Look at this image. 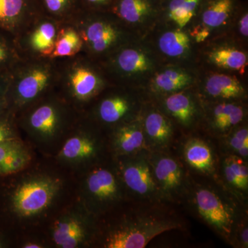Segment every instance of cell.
<instances>
[{
    "label": "cell",
    "instance_id": "obj_1",
    "mask_svg": "<svg viewBox=\"0 0 248 248\" xmlns=\"http://www.w3.org/2000/svg\"><path fill=\"white\" fill-rule=\"evenodd\" d=\"M180 208L164 202L126 201L98 218L93 248H143L166 232H185L189 223Z\"/></svg>",
    "mask_w": 248,
    "mask_h": 248
},
{
    "label": "cell",
    "instance_id": "obj_2",
    "mask_svg": "<svg viewBox=\"0 0 248 248\" xmlns=\"http://www.w3.org/2000/svg\"><path fill=\"white\" fill-rule=\"evenodd\" d=\"M53 163L49 166L34 161L17 173L9 193V209L22 233L45 227L74 197V177Z\"/></svg>",
    "mask_w": 248,
    "mask_h": 248
},
{
    "label": "cell",
    "instance_id": "obj_3",
    "mask_svg": "<svg viewBox=\"0 0 248 248\" xmlns=\"http://www.w3.org/2000/svg\"><path fill=\"white\" fill-rule=\"evenodd\" d=\"M182 208L228 245L236 223L248 214V203L240 200L217 179L192 174Z\"/></svg>",
    "mask_w": 248,
    "mask_h": 248
},
{
    "label": "cell",
    "instance_id": "obj_4",
    "mask_svg": "<svg viewBox=\"0 0 248 248\" xmlns=\"http://www.w3.org/2000/svg\"><path fill=\"white\" fill-rule=\"evenodd\" d=\"M81 115L55 91L16 117L31 146L53 158Z\"/></svg>",
    "mask_w": 248,
    "mask_h": 248
},
{
    "label": "cell",
    "instance_id": "obj_5",
    "mask_svg": "<svg viewBox=\"0 0 248 248\" xmlns=\"http://www.w3.org/2000/svg\"><path fill=\"white\" fill-rule=\"evenodd\" d=\"M58 62L56 92L79 113L84 114L110 81L101 63L84 53Z\"/></svg>",
    "mask_w": 248,
    "mask_h": 248
},
{
    "label": "cell",
    "instance_id": "obj_6",
    "mask_svg": "<svg viewBox=\"0 0 248 248\" xmlns=\"http://www.w3.org/2000/svg\"><path fill=\"white\" fill-rule=\"evenodd\" d=\"M73 177L75 197L97 218L128 200L112 156Z\"/></svg>",
    "mask_w": 248,
    "mask_h": 248
},
{
    "label": "cell",
    "instance_id": "obj_7",
    "mask_svg": "<svg viewBox=\"0 0 248 248\" xmlns=\"http://www.w3.org/2000/svg\"><path fill=\"white\" fill-rule=\"evenodd\" d=\"M58 66L50 58H22L11 70L7 109L15 115L56 90Z\"/></svg>",
    "mask_w": 248,
    "mask_h": 248
},
{
    "label": "cell",
    "instance_id": "obj_8",
    "mask_svg": "<svg viewBox=\"0 0 248 248\" xmlns=\"http://www.w3.org/2000/svg\"><path fill=\"white\" fill-rule=\"evenodd\" d=\"M110 156L107 131L82 114L52 159L75 176Z\"/></svg>",
    "mask_w": 248,
    "mask_h": 248
},
{
    "label": "cell",
    "instance_id": "obj_9",
    "mask_svg": "<svg viewBox=\"0 0 248 248\" xmlns=\"http://www.w3.org/2000/svg\"><path fill=\"white\" fill-rule=\"evenodd\" d=\"M98 218L73 197L46 225L51 248H93Z\"/></svg>",
    "mask_w": 248,
    "mask_h": 248
},
{
    "label": "cell",
    "instance_id": "obj_10",
    "mask_svg": "<svg viewBox=\"0 0 248 248\" xmlns=\"http://www.w3.org/2000/svg\"><path fill=\"white\" fill-rule=\"evenodd\" d=\"M71 22L76 24L82 37L83 53L99 63L125 46L123 23L108 11L81 10Z\"/></svg>",
    "mask_w": 248,
    "mask_h": 248
},
{
    "label": "cell",
    "instance_id": "obj_11",
    "mask_svg": "<svg viewBox=\"0 0 248 248\" xmlns=\"http://www.w3.org/2000/svg\"><path fill=\"white\" fill-rule=\"evenodd\" d=\"M149 159L161 200L182 208L190 173L173 151L149 152Z\"/></svg>",
    "mask_w": 248,
    "mask_h": 248
},
{
    "label": "cell",
    "instance_id": "obj_12",
    "mask_svg": "<svg viewBox=\"0 0 248 248\" xmlns=\"http://www.w3.org/2000/svg\"><path fill=\"white\" fill-rule=\"evenodd\" d=\"M113 159L128 200L163 202L153 175L149 152L143 151Z\"/></svg>",
    "mask_w": 248,
    "mask_h": 248
},
{
    "label": "cell",
    "instance_id": "obj_13",
    "mask_svg": "<svg viewBox=\"0 0 248 248\" xmlns=\"http://www.w3.org/2000/svg\"><path fill=\"white\" fill-rule=\"evenodd\" d=\"M173 152L190 174L216 179L220 156L216 139L201 130L183 135Z\"/></svg>",
    "mask_w": 248,
    "mask_h": 248
},
{
    "label": "cell",
    "instance_id": "obj_14",
    "mask_svg": "<svg viewBox=\"0 0 248 248\" xmlns=\"http://www.w3.org/2000/svg\"><path fill=\"white\" fill-rule=\"evenodd\" d=\"M106 88L83 115L106 131L119 124L140 118L138 103L120 89Z\"/></svg>",
    "mask_w": 248,
    "mask_h": 248
},
{
    "label": "cell",
    "instance_id": "obj_15",
    "mask_svg": "<svg viewBox=\"0 0 248 248\" xmlns=\"http://www.w3.org/2000/svg\"><path fill=\"white\" fill-rule=\"evenodd\" d=\"M60 25L45 13L40 14L16 38L21 58L50 59Z\"/></svg>",
    "mask_w": 248,
    "mask_h": 248
},
{
    "label": "cell",
    "instance_id": "obj_16",
    "mask_svg": "<svg viewBox=\"0 0 248 248\" xmlns=\"http://www.w3.org/2000/svg\"><path fill=\"white\" fill-rule=\"evenodd\" d=\"M142 109L140 119L148 152L173 151L182 134L159 108Z\"/></svg>",
    "mask_w": 248,
    "mask_h": 248
},
{
    "label": "cell",
    "instance_id": "obj_17",
    "mask_svg": "<svg viewBox=\"0 0 248 248\" xmlns=\"http://www.w3.org/2000/svg\"><path fill=\"white\" fill-rule=\"evenodd\" d=\"M160 110L170 119L182 135L200 130L203 108L191 93L179 91L166 94L160 103Z\"/></svg>",
    "mask_w": 248,
    "mask_h": 248
},
{
    "label": "cell",
    "instance_id": "obj_18",
    "mask_svg": "<svg viewBox=\"0 0 248 248\" xmlns=\"http://www.w3.org/2000/svg\"><path fill=\"white\" fill-rule=\"evenodd\" d=\"M203 108L200 130L217 139L246 121V108L237 101H219Z\"/></svg>",
    "mask_w": 248,
    "mask_h": 248
},
{
    "label": "cell",
    "instance_id": "obj_19",
    "mask_svg": "<svg viewBox=\"0 0 248 248\" xmlns=\"http://www.w3.org/2000/svg\"><path fill=\"white\" fill-rule=\"evenodd\" d=\"M42 13L40 0H0V29L16 38Z\"/></svg>",
    "mask_w": 248,
    "mask_h": 248
},
{
    "label": "cell",
    "instance_id": "obj_20",
    "mask_svg": "<svg viewBox=\"0 0 248 248\" xmlns=\"http://www.w3.org/2000/svg\"><path fill=\"white\" fill-rule=\"evenodd\" d=\"M111 156H124L147 151L141 121L119 124L107 131Z\"/></svg>",
    "mask_w": 248,
    "mask_h": 248
},
{
    "label": "cell",
    "instance_id": "obj_21",
    "mask_svg": "<svg viewBox=\"0 0 248 248\" xmlns=\"http://www.w3.org/2000/svg\"><path fill=\"white\" fill-rule=\"evenodd\" d=\"M215 179L248 203V161L236 155L220 154Z\"/></svg>",
    "mask_w": 248,
    "mask_h": 248
},
{
    "label": "cell",
    "instance_id": "obj_22",
    "mask_svg": "<svg viewBox=\"0 0 248 248\" xmlns=\"http://www.w3.org/2000/svg\"><path fill=\"white\" fill-rule=\"evenodd\" d=\"M205 96L215 102L241 101L246 97V91L235 77L223 74L213 75L205 82Z\"/></svg>",
    "mask_w": 248,
    "mask_h": 248
},
{
    "label": "cell",
    "instance_id": "obj_23",
    "mask_svg": "<svg viewBox=\"0 0 248 248\" xmlns=\"http://www.w3.org/2000/svg\"><path fill=\"white\" fill-rule=\"evenodd\" d=\"M84 42L80 31L73 22L61 23L55 48L50 59L62 60L83 53Z\"/></svg>",
    "mask_w": 248,
    "mask_h": 248
},
{
    "label": "cell",
    "instance_id": "obj_24",
    "mask_svg": "<svg viewBox=\"0 0 248 248\" xmlns=\"http://www.w3.org/2000/svg\"><path fill=\"white\" fill-rule=\"evenodd\" d=\"M155 10V0H115L108 12L124 24H136L146 20Z\"/></svg>",
    "mask_w": 248,
    "mask_h": 248
},
{
    "label": "cell",
    "instance_id": "obj_25",
    "mask_svg": "<svg viewBox=\"0 0 248 248\" xmlns=\"http://www.w3.org/2000/svg\"><path fill=\"white\" fill-rule=\"evenodd\" d=\"M220 154L236 155L248 161V126L245 121L216 139Z\"/></svg>",
    "mask_w": 248,
    "mask_h": 248
},
{
    "label": "cell",
    "instance_id": "obj_26",
    "mask_svg": "<svg viewBox=\"0 0 248 248\" xmlns=\"http://www.w3.org/2000/svg\"><path fill=\"white\" fill-rule=\"evenodd\" d=\"M192 83V78L181 70L168 69L155 77L153 89L155 93L161 95L181 91L188 87Z\"/></svg>",
    "mask_w": 248,
    "mask_h": 248
},
{
    "label": "cell",
    "instance_id": "obj_27",
    "mask_svg": "<svg viewBox=\"0 0 248 248\" xmlns=\"http://www.w3.org/2000/svg\"><path fill=\"white\" fill-rule=\"evenodd\" d=\"M42 11L63 23L71 22L81 11L79 0H40Z\"/></svg>",
    "mask_w": 248,
    "mask_h": 248
},
{
    "label": "cell",
    "instance_id": "obj_28",
    "mask_svg": "<svg viewBox=\"0 0 248 248\" xmlns=\"http://www.w3.org/2000/svg\"><path fill=\"white\" fill-rule=\"evenodd\" d=\"M233 8V0H209L203 11L202 20L207 27H220L229 19Z\"/></svg>",
    "mask_w": 248,
    "mask_h": 248
},
{
    "label": "cell",
    "instance_id": "obj_29",
    "mask_svg": "<svg viewBox=\"0 0 248 248\" xmlns=\"http://www.w3.org/2000/svg\"><path fill=\"white\" fill-rule=\"evenodd\" d=\"M34 161L33 151L27 143L20 149L8 156L0 164V175H12L22 172Z\"/></svg>",
    "mask_w": 248,
    "mask_h": 248
},
{
    "label": "cell",
    "instance_id": "obj_30",
    "mask_svg": "<svg viewBox=\"0 0 248 248\" xmlns=\"http://www.w3.org/2000/svg\"><path fill=\"white\" fill-rule=\"evenodd\" d=\"M159 48L165 55L177 58L184 55L190 48V39L180 30L169 31L160 37Z\"/></svg>",
    "mask_w": 248,
    "mask_h": 248
},
{
    "label": "cell",
    "instance_id": "obj_31",
    "mask_svg": "<svg viewBox=\"0 0 248 248\" xmlns=\"http://www.w3.org/2000/svg\"><path fill=\"white\" fill-rule=\"evenodd\" d=\"M203 0H169L167 11L170 19L183 28L195 16Z\"/></svg>",
    "mask_w": 248,
    "mask_h": 248
},
{
    "label": "cell",
    "instance_id": "obj_32",
    "mask_svg": "<svg viewBox=\"0 0 248 248\" xmlns=\"http://www.w3.org/2000/svg\"><path fill=\"white\" fill-rule=\"evenodd\" d=\"M209 58L217 66L237 71L244 68L248 63L247 55L234 48L217 49L210 53Z\"/></svg>",
    "mask_w": 248,
    "mask_h": 248
},
{
    "label": "cell",
    "instance_id": "obj_33",
    "mask_svg": "<svg viewBox=\"0 0 248 248\" xmlns=\"http://www.w3.org/2000/svg\"><path fill=\"white\" fill-rule=\"evenodd\" d=\"M21 59L14 36L0 29V71L12 69Z\"/></svg>",
    "mask_w": 248,
    "mask_h": 248
},
{
    "label": "cell",
    "instance_id": "obj_34",
    "mask_svg": "<svg viewBox=\"0 0 248 248\" xmlns=\"http://www.w3.org/2000/svg\"><path fill=\"white\" fill-rule=\"evenodd\" d=\"M21 139L16 115L6 110L0 113V143Z\"/></svg>",
    "mask_w": 248,
    "mask_h": 248
},
{
    "label": "cell",
    "instance_id": "obj_35",
    "mask_svg": "<svg viewBox=\"0 0 248 248\" xmlns=\"http://www.w3.org/2000/svg\"><path fill=\"white\" fill-rule=\"evenodd\" d=\"M229 246L234 248H248V214L241 217L235 226Z\"/></svg>",
    "mask_w": 248,
    "mask_h": 248
},
{
    "label": "cell",
    "instance_id": "obj_36",
    "mask_svg": "<svg viewBox=\"0 0 248 248\" xmlns=\"http://www.w3.org/2000/svg\"><path fill=\"white\" fill-rule=\"evenodd\" d=\"M19 247L22 248H51L45 233L37 234L36 231L22 233V240Z\"/></svg>",
    "mask_w": 248,
    "mask_h": 248
},
{
    "label": "cell",
    "instance_id": "obj_37",
    "mask_svg": "<svg viewBox=\"0 0 248 248\" xmlns=\"http://www.w3.org/2000/svg\"><path fill=\"white\" fill-rule=\"evenodd\" d=\"M115 0H79L81 10L86 11L108 12Z\"/></svg>",
    "mask_w": 248,
    "mask_h": 248
},
{
    "label": "cell",
    "instance_id": "obj_38",
    "mask_svg": "<svg viewBox=\"0 0 248 248\" xmlns=\"http://www.w3.org/2000/svg\"><path fill=\"white\" fill-rule=\"evenodd\" d=\"M11 79V70L0 71V113L7 109L8 91Z\"/></svg>",
    "mask_w": 248,
    "mask_h": 248
},
{
    "label": "cell",
    "instance_id": "obj_39",
    "mask_svg": "<svg viewBox=\"0 0 248 248\" xmlns=\"http://www.w3.org/2000/svg\"><path fill=\"white\" fill-rule=\"evenodd\" d=\"M26 143L22 138L0 143V164L10 155L22 148Z\"/></svg>",
    "mask_w": 248,
    "mask_h": 248
},
{
    "label": "cell",
    "instance_id": "obj_40",
    "mask_svg": "<svg viewBox=\"0 0 248 248\" xmlns=\"http://www.w3.org/2000/svg\"><path fill=\"white\" fill-rule=\"evenodd\" d=\"M239 31L244 37L248 36V14H245L239 21Z\"/></svg>",
    "mask_w": 248,
    "mask_h": 248
},
{
    "label": "cell",
    "instance_id": "obj_41",
    "mask_svg": "<svg viewBox=\"0 0 248 248\" xmlns=\"http://www.w3.org/2000/svg\"><path fill=\"white\" fill-rule=\"evenodd\" d=\"M210 34V31L208 28H204L203 29H201L198 32H195V40L197 42H203Z\"/></svg>",
    "mask_w": 248,
    "mask_h": 248
},
{
    "label": "cell",
    "instance_id": "obj_42",
    "mask_svg": "<svg viewBox=\"0 0 248 248\" xmlns=\"http://www.w3.org/2000/svg\"><path fill=\"white\" fill-rule=\"evenodd\" d=\"M2 247H3L2 241H1V239H0V248H2Z\"/></svg>",
    "mask_w": 248,
    "mask_h": 248
}]
</instances>
